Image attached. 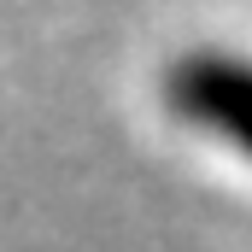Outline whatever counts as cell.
<instances>
[{"mask_svg": "<svg viewBox=\"0 0 252 252\" xmlns=\"http://www.w3.org/2000/svg\"><path fill=\"white\" fill-rule=\"evenodd\" d=\"M164 106L188 129L252 158V59L229 47H188L164 64Z\"/></svg>", "mask_w": 252, "mask_h": 252, "instance_id": "obj_1", "label": "cell"}]
</instances>
